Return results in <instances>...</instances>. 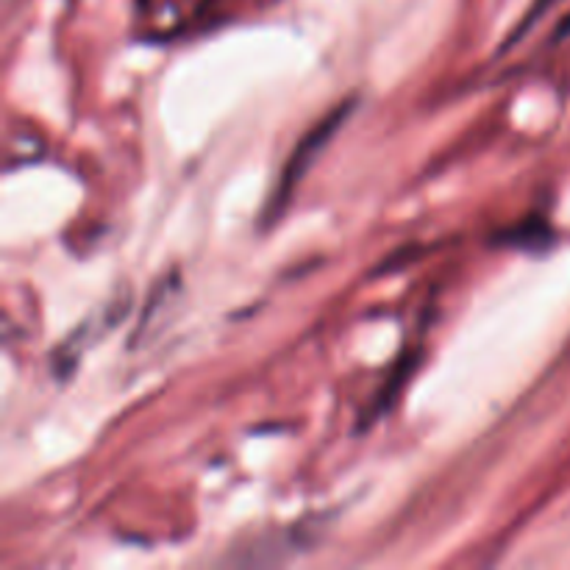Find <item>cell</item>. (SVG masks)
<instances>
[{
	"label": "cell",
	"mask_w": 570,
	"mask_h": 570,
	"mask_svg": "<svg viewBox=\"0 0 570 570\" xmlns=\"http://www.w3.org/2000/svg\"><path fill=\"white\" fill-rule=\"evenodd\" d=\"M354 104H356L354 98L343 100V104H340L337 109L328 111V115L323 117V120L317 122V126H312V131L306 134V137L301 139L298 145H295L293 156H289V161H287V165H284L282 178H278L276 193H273L271 204L265 206V215H262V223H265V226H273V223H276L278 217L284 215V209H287L289 200H293V195H295V189H298V184L304 181L306 173L312 170V165H315L317 156L323 154V148H326V145H328V139H332L334 134L340 131V126H343V122H345V117H348L351 111H354Z\"/></svg>",
	"instance_id": "1"
},
{
	"label": "cell",
	"mask_w": 570,
	"mask_h": 570,
	"mask_svg": "<svg viewBox=\"0 0 570 570\" xmlns=\"http://www.w3.org/2000/svg\"><path fill=\"white\" fill-rule=\"evenodd\" d=\"M126 312H128V298H126V287H122L120 298L109 301V306H106L98 317L83 321L81 326H78L76 332H72L70 337L53 351V356H50V367H53L56 376L59 379L72 376V371H76L83 351H87L95 340H100V334H104L106 328H115V323H120L122 317H126Z\"/></svg>",
	"instance_id": "2"
},
{
	"label": "cell",
	"mask_w": 570,
	"mask_h": 570,
	"mask_svg": "<svg viewBox=\"0 0 570 570\" xmlns=\"http://www.w3.org/2000/svg\"><path fill=\"white\" fill-rule=\"evenodd\" d=\"M495 243L510 245V248H521V250H546L551 243H554V232H551L549 223L540 220V217H529V220L495 234Z\"/></svg>",
	"instance_id": "3"
},
{
	"label": "cell",
	"mask_w": 570,
	"mask_h": 570,
	"mask_svg": "<svg viewBox=\"0 0 570 570\" xmlns=\"http://www.w3.org/2000/svg\"><path fill=\"white\" fill-rule=\"evenodd\" d=\"M551 3H554V0H538V3H534L532 9H529V14L523 17V20H521V26H518L515 31L510 33V39H507V45H504V48H510V45H518V42H521V39H523V33H527L529 28H532V22H538L540 17H543V11L549 9Z\"/></svg>",
	"instance_id": "4"
},
{
	"label": "cell",
	"mask_w": 570,
	"mask_h": 570,
	"mask_svg": "<svg viewBox=\"0 0 570 570\" xmlns=\"http://www.w3.org/2000/svg\"><path fill=\"white\" fill-rule=\"evenodd\" d=\"M568 33H570V17H568L566 22H562L560 28H557V31H554V39H562V37H568Z\"/></svg>",
	"instance_id": "5"
}]
</instances>
